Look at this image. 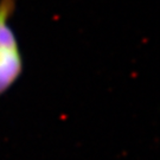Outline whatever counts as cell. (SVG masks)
Instances as JSON below:
<instances>
[{"mask_svg":"<svg viewBox=\"0 0 160 160\" xmlns=\"http://www.w3.org/2000/svg\"><path fill=\"white\" fill-rule=\"evenodd\" d=\"M16 0H0V96L17 83L24 61L19 42L11 25Z\"/></svg>","mask_w":160,"mask_h":160,"instance_id":"6da1fadb","label":"cell"}]
</instances>
